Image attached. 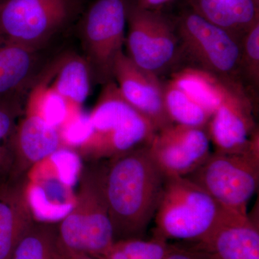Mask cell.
Masks as SVG:
<instances>
[{"label": "cell", "mask_w": 259, "mask_h": 259, "mask_svg": "<svg viewBox=\"0 0 259 259\" xmlns=\"http://www.w3.org/2000/svg\"><path fill=\"white\" fill-rule=\"evenodd\" d=\"M163 81L165 107L172 122L190 127H207L210 114L194 102L171 79Z\"/></svg>", "instance_id": "603a6c76"}, {"label": "cell", "mask_w": 259, "mask_h": 259, "mask_svg": "<svg viewBox=\"0 0 259 259\" xmlns=\"http://www.w3.org/2000/svg\"><path fill=\"white\" fill-rule=\"evenodd\" d=\"M168 243L153 236L151 240L129 238L114 242L99 259H165Z\"/></svg>", "instance_id": "d4e9b609"}, {"label": "cell", "mask_w": 259, "mask_h": 259, "mask_svg": "<svg viewBox=\"0 0 259 259\" xmlns=\"http://www.w3.org/2000/svg\"><path fill=\"white\" fill-rule=\"evenodd\" d=\"M57 223L35 221L15 247L10 259H56Z\"/></svg>", "instance_id": "cb8c5ba5"}, {"label": "cell", "mask_w": 259, "mask_h": 259, "mask_svg": "<svg viewBox=\"0 0 259 259\" xmlns=\"http://www.w3.org/2000/svg\"><path fill=\"white\" fill-rule=\"evenodd\" d=\"M29 177L0 185V259H10L35 222L28 197Z\"/></svg>", "instance_id": "5bb4252c"}, {"label": "cell", "mask_w": 259, "mask_h": 259, "mask_svg": "<svg viewBox=\"0 0 259 259\" xmlns=\"http://www.w3.org/2000/svg\"><path fill=\"white\" fill-rule=\"evenodd\" d=\"M148 148L165 177H187L211 154L207 127L177 124L158 131Z\"/></svg>", "instance_id": "8fae6325"}, {"label": "cell", "mask_w": 259, "mask_h": 259, "mask_svg": "<svg viewBox=\"0 0 259 259\" xmlns=\"http://www.w3.org/2000/svg\"><path fill=\"white\" fill-rule=\"evenodd\" d=\"M90 117L93 134L74 150L85 162L110 159L148 146L157 133L151 122L126 101L115 81L103 85Z\"/></svg>", "instance_id": "3957f363"}, {"label": "cell", "mask_w": 259, "mask_h": 259, "mask_svg": "<svg viewBox=\"0 0 259 259\" xmlns=\"http://www.w3.org/2000/svg\"><path fill=\"white\" fill-rule=\"evenodd\" d=\"M81 109L70 105L54 90L47 71L29 90L24 113L38 116L49 125L59 129L71 114Z\"/></svg>", "instance_id": "ffe728a7"}, {"label": "cell", "mask_w": 259, "mask_h": 259, "mask_svg": "<svg viewBox=\"0 0 259 259\" xmlns=\"http://www.w3.org/2000/svg\"><path fill=\"white\" fill-rule=\"evenodd\" d=\"M255 107L243 90L229 87L209 119L207 131L217 152L259 153V133Z\"/></svg>", "instance_id": "30bf717a"}, {"label": "cell", "mask_w": 259, "mask_h": 259, "mask_svg": "<svg viewBox=\"0 0 259 259\" xmlns=\"http://www.w3.org/2000/svg\"><path fill=\"white\" fill-rule=\"evenodd\" d=\"M196 247L212 259H259L258 223L248 214H233Z\"/></svg>", "instance_id": "9a60e30c"}, {"label": "cell", "mask_w": 259, "mask_h": 259, "mask_svg": "<svg viewBox=\"0 0 259 259\" xmlns=\"http://www.w3.org/2000/svg\"><path fill=\"white\" fill-rule=\"evenodd\" d=\"M168 16L180 42L182 68L201 70L246 93L241 78V37L210 23L190 6Z\"/></svg>", "instance_id": "277c9868"}, {"label": "cell", "mask_w": 259, "mask_h": 259, "mask_svg": "<svg viewBox=\"0 0 259 259\" xmlns=\"http://www.w3.org/2000/svg\"><path fill=\"white\" fill-rule=\"evenodd\" d=\"M126 28L125 54L135 64L161 79L182 69L180 44L168 15L132 0Z\"/></svg>", "instance_id": "8992f818"}, {"label": "cell", "mask_w": 259, "mask_h": 259, "mask_svg": "<svg viewBox=\"0 0 259 259\" xmlns=\"http://www.w3.org/2000/svg\"><path fill=\"white\" fill-rule=\"evenodd\" d=\"M105 161V186L115 241L141 238L154 218L165 176L148 146Z\"/></svg>", "instance_id": "6da1fadb"}, {"label": "cell", "mask_w": 259, "mask_h": 259, "mask_svg": "<svg viewBox=\"0 0 259 259\" xmlns=\"http://www.w3.org/2000/svg\"><path fill=\"white\" fill-rule=\"evenodd\" d=\"M170 1L171 0H136L140 6L153 10L157 9L158 7L166 4Z\"/></svg>", "instance_id": "4dcf8cb0"}, {"label": "cell", "mask_w": 259, "mask_h": 259, "mask_svg": "<svg viewBox=\"0 0 259 259\" xmlns=\"http://www.w3.org/2000/svg\"><path fill=\"white\" fill-rule=\"evenodd\" d=\"M132 0H94L81 22L84 59L95 82L114 81L116 59L124 52L127 12Z\"/></svg>", "instance_id": "ba28073f"}, {"label": "cell", "mask_w": 259, "mask_h": 259, "mask_svg": "<svg viewBox=\"0 0 259 259\" xmlns=\"http://www.w3.org/2000/svg\"><path fill=\"white\" fill-rule=\"evenodd\" d=\"M105 161L86 162L74 207L57 224L58 238L69 249L99 258L115 242L104 186Z\"/></svg>", "instance_id": "5b68a950"}, {"label": "cell", "mask_w": 259, "mask_h": 259, "mask_svg": "<svg viewBox=\"0 0 259 259\" xmlns=\"http://www.w3.org/2000/svg\"><path fill=\"white\" fill-rule=\"evenodd\" d=\"M28 197L34 219L37 222L54 223L64 219L74 205L71 187L59 178L29 182Z\"/></svg>", "instance_id": "ac0fdd59"}, {"label": "cell", "mask_w": 259, "mask_h": 259, "mask_svg": "<svg viewBox=\"0 0 259 259\" xmlns=\"http://www.w3.org/2000/svg\"><path fill=\"white\" fill-rule=\"evenodd\" d=\"M24 115L22 98L0 99V185L9 181L13 166V138Z\"/></svg>", "instance_id": "7402d4cb"}, {"label": "cell", "mask_w": 259, "mask_h": 259, "mask_svg": "<svg viewBox=\"0 0 259 259\" xmlns=\"http://www.w3.org/2000/svg\"><path fill=\"white\" fill-rule=\"evenodd\" d=\"M257 1H258V2H259V0H257Z\"/></svg>", "instance_id": "d6a6232c"}, {"label": "cell", "mask_w": 259, "mask_h": 259, "mask_svg": "<svg viewBox=\"0 0 259 259\" xmlns=\"http://www.w3.org/2000/svg\"><path fill=\"white\" fill-rule=\"evenodd\" d=\"M49 83L71 106L82 108L91 88V71L84 58L65 56L48 70Z\"/></svg>", "instance_id": "d6986e66"}, {"label": "cell", "mask_w": 259, "mask_h": 259, "mask_svg": "<svg viewBox=\"0 0 259 259\" xmlns=\"http://www.w3.org/2000/svg\"><path fill=\"white\" fill-rule=\"evenodd\" d=\"M113 79L126 101L157 132L174 125L165 107L163 79L135 64L125 52L116 59Z\"/></svg>", "instance_id": "7c38bea8"}, {"label": "cell", "mask_w": 259, "mask_h": 259, "mask_svg": "<svg viewBox=\"0 0 259 259\" xmlns=\"http://www.w3.org/2000/svg\"><path fill=\"white\" fill-rule=\"evenodd\" d=\"M61 148L75 150L84 144L93 133L90 113L81 110L74 112L59 127Z\"/></svg>", "instance_id": "4316f807"}, {"label": "cell", "mask_w": 259, "mask_h": 259, "mask_svg": "<svg viewBox=\"0 0 259 259\" xmlns=\"http://www.w3.org/2000/svg\"><path fill=\"white\" fill-rule=\"evenodd\" d=\"M241 72L245 92L256 106L259 88V22L242 37Z\"/></svg>", "instance_id": "484cf974"}, {"label": "cell", "mask_w": 259, "mask_h": 259, "mask_svg": "<svg viewBox=\"0 0 259 259\" xmlns=\"http://www.w3.org/2000/svg\"><path fill=\"white\" fill-rule=\"evenodd\" d=\"M190 6L210 23L241 38L259 22L257 0H190Z\"/></svg>", "instance_id": "e0dca14e"}, {"label": "cell", "mask_w": 259, "mask_h": 259, "mask_svg": "<svg viewBox=\"0 0 259 259\" xmlns=\"http://www.w3.org/2000/svg\"><path fill=\"white\" fill-rule=\"evenodd\" d=\"M165 259H212L205 250L168 244Z\"/></svg>", "instance_id": "f1b7e54d"}, {"label": "cell", "mask_w": 259, "mask_h": 259, "mask_svg": "<svg viewBox=\"0 0 259 259\" xmlns=\"http://www.w3.org/2000/svg\"><path fill=\"white\" fill-rule=\"evenodd\" d=\"M49 158L56 165L58 178L70 187L74 186L82 168L77 152L71 148H60Z\"/></svg>", "instance_id": "83f0119b"}, {"label": "cell", "mask_w": 259, "mask_h": 259, "mask_svg": "<svg viewBox=\"0 0 259 259\" xmlns=\"http://www.w3.org/2000/svg\"><path fill=\"white\" fill-rule=\"evenodd\" d=\"M56 259H99L66 248L57 237L55 246Z\"/></svg>", "instance_id": "f546056e"}, {"label": "cell", "mask_w": 259, "mask_h": 259, "mask_svg": "<svg viewBox=\"0 0 259 259\" xmlns=\"http://www.w3.org/2000/svg\"><path fill=\"white\" fill-rule=\"evenodd\" d=\"M171 79L189 97L212 115L222 103L229 88L201 70L184 67L170 75Z\"/></svg>", "instance_id": "44dd1931"}, {"label": "cell", "mask_w": 259, "mask_h": 259, "mask_svg": "<svg viewBox=\"0 0 259 259\" xmlns=\"http://www.w3.org/2000/svg\"><path fill=\"white\" fill-rule=\"evenodd\" d=\"M38 51L0 38V99L22 98L31 88L36 81Z\"/></svg>", "instance_id": "2e32d148"}, {"label": "cell", "mask_w": 259, "mask_h": 259, "mask_svg": "<svg viewBox=\"0 0 259 259\" xmlns=\"http://www.w3.org/2000/svg\"><path fill=\"white\" fill-rule=\"evenodd\" d=\"M76 10L77 0H5L0 6V38L39 50Z\"/></svg>", "instance_id": "9c48e42d"}, {"label": "cell", "mask_w": 259, "mask_h": 259, "mask_svg": "<svg viewBox=\"0 0 259 259\" xmlns=\"http://www.w3.org/2000/svg\"><path fill=\"white\" fill-rule=\"evenodd\" d=\"M187 178L200 187L227 211L246 216L259 182V153H211Z\"/></svg>", "instance_id": "52a82bcc"}, {"label": "cell", "mask_w": 259, "mask_h": 259, "mask_svg": "<svg viewBox=\"0 0 259 259\" xmlns=\"http://www.w3.org/2000/svg\"><path fill=\"white\" fill-rule=\"evenodd\" d=\"M233 214L190 179L166 177L153 236L200 244Z\"/></svg>", "instance_id": "7a4b0ae2"}, {"label": "cell", "mask_w": 259, "mask_h": 259, "mask_svg": "<svg viewBox=\"0 0 259 259\" xmlns=\"http://www.w3.org/2000/svg\"><path fill=\"white\" fill-rule=\"evenodd\" d=\"M60 148L59 130L38 116L24 113L13 135V166L9 180L29 177L35 164Z\"/></svg>", "instance_id": "4fadbf2b"}, {"label": "cell", "mask_w": 259, "mask_h": 259, "mask_svg": "<svg viewBox=\"0 0 259 259\" xmlns=\"http://www.w3.org/2000/svg\"><path fill=\"white\" fill-rule=\"evenodd\" d=\"M5 1V0H0V6L3 5V3H4Z\"/></svg>", "instance_id": "1f68e13d"}]
</instances>
